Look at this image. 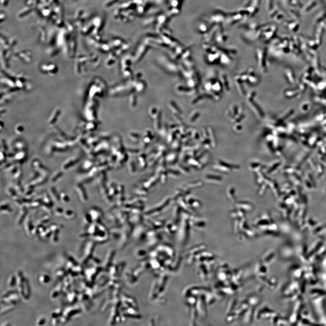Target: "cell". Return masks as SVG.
<instances>
[{"label": "cell", "instance_id": "1", "mask_svg": "<svg viewBox=\"0 0 326 326\" xmlns=\"http://www.w3.org/2000/svg\"><path fill=\"white\" fill-rule=\"evenodd\" d=\"M81 309L77 306H71L67 308L64 310L62 316L60 319V324H65L70 321L73 318L80 315Z\"/></svg>", "mask_w": 326, "mask_h": 326}, {"label": "cell", "instance_id": "2", "mask_svg": "<svg viewBox=\"0 0 326 326\" xmlns=\"http://www.w3.org/2000/svg\"><path fill=\"white\" fill-rule=\"evenodd\" d=\"M16 276V289L18 294L22 298L24 295V284L26 277L24 275L23 273L21 271L17 272Z\"/></svg>", "mask_w": 326, "mask_h": 326}, {"label": "cell", "instance_id": "3", "mask_svg": "<svg viewBox=\"0 0 326 326\" xmlns=\"http://www.w3.org/2000/svg\"><path fill=\"white\" fill-rule=\"evenodd\" d=\"M20 295L18 293H13L5 297L2 298L1 303L5 305H15L20 301Z\"/></svg>", "mask_w": 326, "mask_h": 326}, {"label": "cell", "instance_id": "4", "mask_svg": "<svg viewBox=\"0 0 326 326\" xmlns=\"http://www.w3.org/2000/svg\"><path fill=\"white\" fill-rule=\"evenodd\" d=\"M94 245L93 243H88L86 245L84 250L83 254L81 259L82 265H86L91 258L93 249Z\"/></svg>", "mask_w": 326, "mask_h": 326}, {"label": "cell", "instance_id": "5", "mask_svg": "<svg viewBox=\"0 0 326 326\" xmlns=\"http://www.w3.org/2000/svg\"><path fill=\"white\" fill-rule=\"evenodd\" d=\"M33 167L41 174L48 175L50 173V170L48 168L44 166L41 161L38 159H34L32 163Z\"/></svg>", "mask_w": 326, "mask_h": 326}, {"label": "cell", "instance_id": "6", "mask_svg": "<svg viewBox=\"0 0 326 326\" xmlns=\"http://www.w3.org/2000/svg\"><path fill=\"white\" fill-rule=\"evenodd\" d=\"M79 294L80 292L77 289H72L66 294V298L68 303L71 305L75 304L79 300Z\"/></svg>", "mask_w": 326, "mask_h": 326}, {"label": "cell", "instance_id": "7", "mask_svg": "<svg viewBox=\"0 0 326 326\" xmlns=\"http://www.w3.org/2000/svg\"><path fill=\"white\" fill-rule=\"evenodd\" d=\"M62 294H63V284L62 282V283L58 284L51 290L50 294V297L51 300H55Z\"/></svg>", "mask_w": 326, "mask_h": 326}, {"label": "cell", "instance_id": "8", "mask_svg": "<svg viewBox=\"0 0 326 326\" xmlns=\"http://www.w3.org/2000/svg\"><path fill=\"white\" fill-rule=\"evenodd\" d=\"M80 160V158L77 156H73L67 159L62 165V169L64 171L68 170L78 164Z\"/></svg>", "mask_w": 326, "mask_h": 326}, {"label": "cell", "instance_id": "9", "mask_svg": "<svg viewBox=\"0 0 326 326\" xmlns=\"http://www.w3.org/2000/svg\"><path fill=\"white\" fill-rule=\"evenodd\" d=\"M24 229L26 234L29 236H32V231L34 227L33 224L31 216L27 215L23 222Z\"/></svg>", "mask_w": 326, "mask_h": 326}, {"label": "cell", "instance_id": "10", "mask_svg": "<svg viewBox=\"0 0 326 326\" xmlns=\"http://www.w3.org/2000/svg\"><path fill=\"white\" fill-rule=\"evenodd\" d=\"M28 214L27 207L24 205L22 206L21 207V210L19 212V214L18 215L16 219V223L17 225H21L22 223H23L24 219L26 218Z\"/></svg>", "mask_w": 326, "mask_h": 326}, {"label": "cell", "instance_id": "11", "mask_svg": "<svg viewBox=\"0 0 326 326\" xmlns=\"http://www.w3.org/2000/svg\"><path fill=\"white\" fill-rule=\"evenodd\" d=\"M75 189L78 193L80 199L81 200L82 202L83 203L86 202L87 198L83 186L80 184H77L75 185Z\"/></svg>", "mask_w": 326, "mask_h": 326}, {"label": "cell", "instance_id": "12", "mask_svg": "<svg viewBox=\"0 0 326 326\" xmlns=\"http://www.w3.org/2000/svg\"><path fill=\"white\" fill-rule=\"evenodd\" d=\"M63 284V294H66L72 289L73 283L69 275L67 276L62 280Z\"/></svg>", "mask_w": 326, "mask_h": 326}, {"label": "cell", "instance_id": "13", "mask_svg": "<svg viewBox=\"0 0 326 326\" xmlns=\"http://www.w3.org/2000/svg\"><path fill=\"white\" fill-rule=\"evenodd\" d=\"M48 178H49L48 175L42 174L41 175H40L36 179L31 181V183L34 186H40L45 184L48 180Z\"/></svg>", "mask_w": 326, "mask_h": 326}, {"label": "cell", "instance_id": "14", "mask_svg": "<svg viewBox=\"0 0 326 326\" xmlns=\"http://www.w3.org/2000/svg\"><path fill=\"white\" fill-rule=\"evenodd\" d=\"M69 275L66 269L64 268H60L56 270L55 272V276L58 280H63L67 276Z\"/></svg>", "mask_w": 326, "mask_h": 326}, {"label": "cell", "instance_id": "15", "mask_svg": "<svg viewBox=\"0 0 326 326\" xmlns=\"http://www.w3.org/2000/svg\"><path fill=\"white\" fill-rule=\"evenodd\" d=\"M52 234V231L50 227H46V229L40 234V238L43 240L50 239Z\"/></svg>", "mask_w": 326, "mask_h": 326}, {"label": "cell", "instance_id": "16", "mask_svg": "<svg viewBox=\"0 0 326 326\" xmlns=\"http://www.w3.org/2000/svg\"><path fill=\"white\" fill-rule=\"evenodd\" d=\"M50 194L52 199L55 202H60V194L58 193L57 190L54 187H51L50 188Z\"/></svg>", "mask_w": 326, "mask_h": 326}, {"label": "cell", "instance_id": "17", "mask_svg": "<svg viewBox=\"0 0 326 326\" xmlns=\"http://www.w3.org/2000/svg\"><path fill=\"white\" fill-rule=\"evenodd\" d=\"M63 216L67 220H73L76 217V214L74 211L68 209L64 211Z\"/></svg>", "mask_w": 326, "mask_h": 326}, {"label": "cell", "instance_id": "18", "mask_svg": "<svg viewBox=\"0 0 326 326\" xmlns=\"http://www.w3.org/2000/svg\"><path fill=\"white\" fill-rule=\"evenodd\" d=\"M15 308V305H5L4 307L1 308L0 314H1V315H6V314H8V313L11 312Z\"/></svg>", "mask_w": 326, "mask_h": 326}, {"label": "cell", "instance_id": "19", "mask_svg": "<svg viewBox=\"0 0 326 326\" xmlns=\"http://www.w3.org/2000/svg\"><path fill=\"white\" fill-rule=\"evenodd\" d=\"M63 172L61 170H58L54 173L52 176L51 179V182L52 183H55L57 182L59 179H60L63 176Z\"/></svg>", "mask_w": 326, "mask_h": 326}, {"label": "cell", "instance_id": "20", "mask_svg": "<svg viewBox=\"0 0 326 326\" xmlns=\"http://www.w3.org/2000/svg\"><path fill=\"white\" fill-rule=\"evenodd\" d=\"M27 155L24 152H20L14 156L15 161L20 163L24 161L27 159Z\"/></svg>", "mask_w": 326, "mask_h": 326}, {"label": "cell", "instance_id": "21", "mask_svg": "<svg viewBox=\"0 0 326 326\" xmlns=\"http://www.w3.org/2000/svg\"><path fill=\"white\" fill-rule=\"evenodd\" d=\"M51 218L49 215L44 216L43 217H42L36 224V226L40 227L42 226H44L46 224L48 223L51 221Z\"/></svg>", "mask_w": 326, "mask_h": 326}, {"label": "cell", "instance_id": "22", "mask_svg": "<svg viewBox=\"0 0 326 326\" xmlns=\"http://www.w3.org/2000/svg\"><path fill=\"white\" fill-rule=\"evenodd\" d=\"M38 280L41 284L42 285H46L49 283L51 279L49 275L47 274H43L39 276Z\"/></svg>", "mask_w": 326, "mask_h": 326}, {"label": "cell", "instance_id": "23", "mask_svg": "<svg viewBox=\"0 0 326 326\" xmlns=\"http://www.w3.org/2000/svg\"><path fill=\"white\" fill-rule=\"evenodd\" d=\"M64 309L62 308H56L51 315V319L52 318H60L62 316Z\"/></svg>", "mask_w": 326, "mask_h": 326}, {"label": "cell", "instance_id": "24", "mask_svg": "<svg viewBox=\"0 0 326 326\" xmlns=\"http://www.w3.org/2000/svg\"><path fill=\"white\" fill-rule=\"evenodd\" d=\"M7 285L8 286L11 288L16 286V276L15 275H11L8 278L7 280Z\"/></svg>", "mask_w": 326, "mask_h": 326}, {"label": "cell", "instance_id": "25", "mask_svg": "<svg viewBox=\"0 0 326 326\" xmlns=\"http://www.w3.org/2000/svg\"><path fill=\"white\" fill-rule=\"evenodd\" d=\"M52 199L50 195L48 194L47 193H45L43 197V203L52 207L53 205V203Z\"/></svg>", "mask_w": 326, "mask_h": 326}, {"label": "cell", "instance_id": "26", "mask_svg": "<svg viewBox=\"0 0 326 326\" xmlns=\"http://www.w3.org/2000/svg\"><path fill=\"white\" fill-rule=\"evenodd\" d=\"M30 207L32 208H37L41 206L43 204L42 199H35L33 201H32L30 203Z\"/></svg>", "mask_w": 326, "mask_h": 326}, {"label": "cell", "instance_id": "27", "mask_svg": "<svg viewBox=\"0 0 326 326\" xmlns=\"http://www.w3.org/2000/svg\"><path fill=\"white\" fill-rule=\"evenodd\" d=\"M60 201L63 204H67L70 202V197L64 192H61L60 194Z\"/></svg>", "mask_w": 326, "mask_h": 326}, {"label": "cell", "instance_id": "28", "mask_svg": "<svg viewBox=\"0 0 326 326\" xmlns=\"http://www.w3.org/2000/svg\"><path fill=\"white\" fill-rule=\"evenodd\" d=\"M5 192H6L7 195L11 197L13 199L17 196V192H16L15 189L13 188V187H7V188H6V190H5Z\"/></svg>", "mask_w": 326, "mask_h": 326}, {"label": "cell", "instance_id": "29", "mask_svg": "<svg viewBox=\"0 0 326 326\" xmlns=\"http://www.w3.org/2000/svg\"><path fill=\"white\" fill-rule=\"evenodd\" d=\"M15 189L19 194H23L24 192V188L22 186L20 180H17L15 186Z\"/></svg>", "mask_w": 326, "mask_h": 326}, {"label": "cell", "instance_id": "30", "mask_svg": "<svg viewBox=\"0 0 326 326\" xmlns=\"http://www.w3.org/2000/svg\"><path fill=\"white\" fill-rule=\"evenodd\" d=\"M41 207L42 209L49 214L52 215L53 214L54 211H53L52 209V207L51 206L49 205L46 204H44V203H43Z\"/></svg>", "mask_w": 326, "mask_h": 326}, {"label": "cell", "instance_id": "31", "mask_svg": "<svg viewBox=\"0 0 326 326\" xmlns=\"http://www.w3.org/2000/svg\"><path fill=\"white\" fill-rule=\"evenodd\" d=\"M23 175L22 170L21 168L20 167H18L17 170L16 172H15L14 174V177L15 179L17 181V180H20V179L21 178Z\"/></svg>", "mask_w": 326, "mask_h": 326}, {"label": "cell", "instance_id": "32", "mask_svg": "<svg viewBox=\"0 0 326 326\" xmlns=\"http://www.w3.org/2000/svg\"><path fill=\"white\" fill-rule=\"evenodd\" d=\"M60 231H54L52 232L51 239L53 243H55L59 241V234Z\"/></svg>", "mask_w": 326, "mask_h": 326}, {"label": "cell", "instance_id": "33", "mask_svg": "<svg viewBox=\"0 0 326 326\" xmlns=\"http://www.w3.org/2000/svg\"><path fill=\"white\" fill-rule=\"evenodd\" d=\"M64 213V211L63 209L60 207H56L54 210V213L57 217H61L62 216H63Z\"/></svg>", "mask_w": 326, "mask_h": 326}, {"label": "cell", "instance_id": "34", "mask_svg": "<svg viewBox=\"0 0 326 326\" xmlns=\"http://www.w3.org/2000/svg\"><path fill=\"white\" fill-rule=\"evenodd\" d=\"M46 319L45 318L41 317L39 318L36 321V324L37 326H42L45 324Z\"/></svg>", "mask_w": 326, "mask_h": 326}, {"label": "cell", "instance_id": "35", "mask_svg": "<svg viewBox=\"0 0 326 326\" xmlns=\"http://www.w3.org/2000/svg\"><path fill=\"white\" fill-rule=\"evenodd\" d=\"M12 211V209L10 207L9 208L5 209V210H2V211H1V213H3L4 214H10L11 213Z\"/></svg>", "mask_w": 326, "mask_h": 326}]
</instances>
